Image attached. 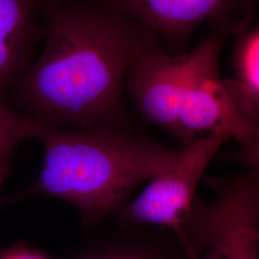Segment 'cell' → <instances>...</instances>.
Returning a JSON list of instances; mask_svg holds the SVG:
<instances>
[{
    "instance_id": "14",
    "label": "cell",
    "mask_w": 259,
    "mask_h": 259,
    "mask_svg": "<svg viewBox=\"0 0 259 259\" xmlns=\"http://www.w3.org/2000/svg\"><path fill=\"white\" fill-rule=\"evenodd\" d=\"M204 259H224L222 256L220 255V254H218V253H216V252H211L210 253V255H208L207 257H205Z\"/></svg>"
},
{
    "instance_id": "4",
    "label": "cell",
    "mask_w": 259,
    "mask_h": 259,
    "mask_svg": "<svg viewBox=\"0 0 259 259\" xmlns=\"http://www.w3.org/2000/svg\"><path fill=\"white\" fill-rule=\"evenodd\" d=\"M259 183L257 169L223 187L220 197L204 204L194 198L183 231L189 257L208 248L224 259H258Z\"/></svg>"
},
{
    "instance_id": "15",
    "label": "cell",
    "mask_w": 259,
    "mask_h": 259,
    "mask_svg": "<svg viewBox=\"0 0 259 259\" xmlns=\"http://www.w3.org/2000/svg\"><path fill=\"white\" fill-rule=\"evenodd\" d=\"M3 252H4V250H0V259L2 257V254H3Z\"/></svg>"
},
{
    "instance_id": "11",
    "label": "cell",
    "mask_w": 259,
    "mask_h": 259,
    "mask_svg": "<svg viewBox=\"0 0 259 259\" xmlns=\"http://www.w3.org/2000/svg\"><path fill=\"white\" fill-rule=\"evenodd\" d=\"M1 259H46L36 251L25 248H16L4 251Z\"/></svg>"
},
{
    "instance_id": "8",
    "label": "cell",
    "mask_w": 259,
    "mask_h": 259,
    "mask_svg": "<svg viewBox=\"0 0 259 259\" xmlns=\"http://www.w3.org/2000/svg\"><path fill=\"white\" fill-rule=\"evenodd\" d=\"M36 33L35 0H0V100L26 67Z\"/></svg>"
},
{
    "instance_id": "12",
    "label": "cell",
    "mask_w": 259,
    "mask_h": 259,
    "mask_svg": "<svg viewBox=\"0 0 259 259\" xmlns=\"http://www.w3.org/2000/svg\"><path fill=\"white\" fill-rule=\"evenodd\" d=\"M95 259H150L148 256L141 254L139 252H135L131 250H120L113 251Z\"/></svg>"
},
{
    "instance_id": "7",
    "label": "cell",
    "mask_w": 259,
    "mask_h": 259,
    "mask_svg": "<svg viewBox=\"0 0 259 259\" xmlns=\"http://www.w3.org/2000/svg\"><path fill=\"white\" fill-rule=\"evenodd\" d=\"M116 13L157 34L187 37L206 21L221 18L232 0H109Z\"/></svg>"
},
{
    "instance_id": "2",
    "label": "cell",
    "mask_w": 259,
    "mask_h": 259,
    "mask_svg": "<svg viewBox=\"0 0 259 259\" xmlns=\"http://www.w3.org/2000/svg\"><path fill=\"white\" fill-rule=\"evenodd\" d=\"M37 139L45 159L28 193L62 199L89 221L116 210L179 154L112 128L65 129L44 123Z\"/></svg>"
},
{
    "instance_id": "9",
    "label": "cell",
    "mask_w": 259,
    "mask_h": 259,
    "mask_svg": "<svg viewBox=\"0 0 259 259\" xmlns=\"http://www.w3.org/2000/svg\"><path fill=\"white\" fill-rule=\"evenodd\" d=\"M234 77L223 80L227 95L241 117L259 128V29L246 31L233 53Z\"/></svg>"
},
{
    "instance_id": "5",
    "label": "cell",
    "mask_w": 259,
    "mask_h": 259,
    "mask_svg": "<svg viewBox=\"0 0 259 259\" xmlns=\"http://www.w3.org/2000/svg\"><path fill=\"white\" fill-rule=\"evenodd\" d=\"M228 139L227 135L212 133L185 145L174 161L153 177L139 198L123 209L121 217L130 222L172 229L189 256L183 225L189 215L195 189L205 168Z\"/></svg>"
},
{
    "instance_id": "3",
    "label": "cell",
    "mask_w": 259,
    "mask_h": 259,
    "mask_svg": "<svg viewBox=\"0 0 259 259\" xmlns=\"http://www.w3.org/2000/svg\"><path fill=\"white\" fill-rule=\"evenodd\" d=\"M224 37L205 38L193 50L184 53L178 118V139L185 145L212 133L237 139L244 160L258 168L259 128L244 120L225 91L218 60Z\"/></svg>"
},
{
    "instance_id": "13",
    "label": "cell",
    "mask_w": 259,
    "mask_h": 259,
    "mask_svg": "<svg viewBox=\"0 0 259 259\" xmlns=\"http://www.w3.org/2000/svg\"><path fill=\"white\" fill-rule=\"evenodd\" d=\"M9 168H0V185L5 181V179L8 176Z\"/></svg>"
},
{
    "instance_id": "10",
    "label": "cell",
    "mask_w": 259,
    "mask_h": 259,
    "mask_svg": "<svg viewBox=\"0 0 259 259\" xmlns=\"http://www.w3.org/2000/svg\"><path fill=\"white\" fill-rule=\"evenodd\" d=\"M44 123L8 109L0 100V168H8L14 150L22 140L37 138Z\"/></svg>"
},
{
    "instance_id": "6",
    "label": "cell",
    "mask_w": 259,
    "mask_h": 259,
    "mask_svg": "<svg viewBox=\"0 0 259 259\" xmlns=\"http://www.w3.org/2000/svg\"><path fill=\"white\" fill-rule=\"evenodd\" d=\"M184 54L146 46L126 76L127 90L146 120L178 137Z\"/></svg>"
},
{
    "instance_id": "1",
    "label": "cell",
    "mask_w": 259,
    "mask_h": 259,
    "mask_svg": "<svg viewBox=\"0 0 259 259\" xmlns=\"http://www.w3.org/2000/svg\"><path fill=\"white\" fill-rule=\"evenodd\" d=\"M148 46L117 13L64 7L48 17L47 39L20 93L37 120L51 126L112 128L122 115V85Z\"/></svg>"
}]
</instances>
